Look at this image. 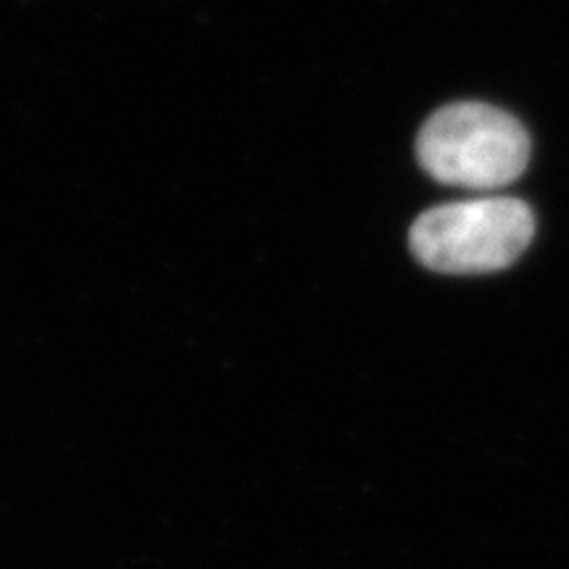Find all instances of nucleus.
<instances>
[{
    "label": "nucleus",
    "mask_w": 569,
    "mask_h": 569,
    "mask_svg": "<svg viewBox=\"0 0 569 569\" xmlns=\"http://www.w3.org/2000/svg\"><path fill=\"white\" fill-rule=\"evenodd\" d=\"M417 159L432 180L467 190H498L522 177L530 138L507 111L453 103L432 113L417 138Z\"/></svg>",
    "instance_id": "1"
},
{
    "label": "nucleus",
    "mask_w": 569,
    "mask_h": 569,
    "mask_svg": "<svg viewBox=\"0 0 569 569\" xmlns=\"http://www.w3.org/2000/svg\"><path fill=\"white\" fill-rule=\"evenodd\" d=\"M536 234L519 198H475L425 211L409 232L419 264L443 274H488L515 264Z\"/></svg>",
    "instance_id": "2"
}]
</instances>
